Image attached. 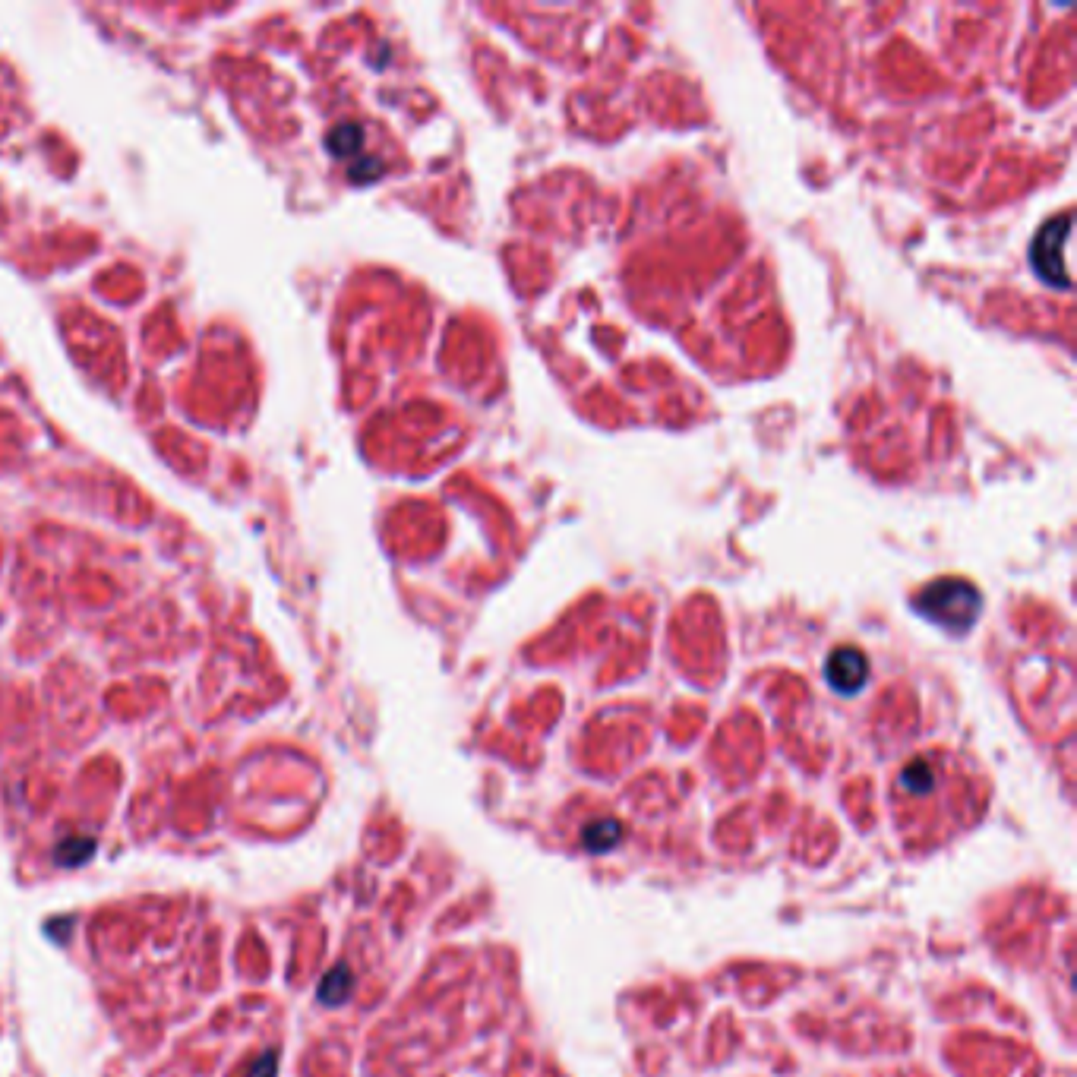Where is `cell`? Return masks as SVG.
Here are the masks:
<instances>
[{
  "instance_id": "obj_3",
  "label": "cell",
  "mask_w": 1077,
  "mask_h": 1077,
  "mask_svg": "<svg viewBox=\"0 0 1077 1077\" xmlns=\"http://www.w3.org/2000/svg\"><path fill=\"white\" fill-rule=\"evenodd\" d=\"M825 676L834 692L853 695L860 692L869 680V661L860 648H837L831 651L828 664H825Z\"/></svg>"
},
{
  "instance_id": "obj_2",
  "label": "cell",
  "mask_w": 1077,
  "mask_h": 1077,
  "mask_svg": "<svg viewBox=\"0 0 1077 1077\" xmlns=\"http://www.w3.org/2000/svg\"><path fill=\"white\" fill-rule=\"evenodd\" d=\"M1071 234V215H1062L1049 222L1033 241V269L1040 272L1043 282L1055 285V288H1068V269H1065V244Z\"/></svg>"
},
{
  "instance_id": "obj_1",
  "label": "cell",
  "mask_w": 1077,
  "mask_h": 1077,
  "mask_svg": "<svg viewBox=\"0 0 1077 1077\" xmlns=\"http://www.w3.org/2000/svg\"><path fill=\"white\" fill-rule=\"evenodd\" d=\"M983 597L964 578H939L916 597V610L935 626L951 629V632H967L976 616H980Z\"/></svg>"
}]
</instances>
